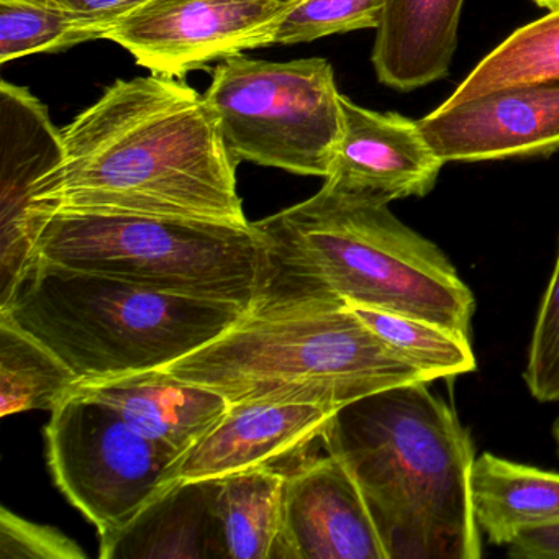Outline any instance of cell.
Returning a JSON list of instances; mask_svg holds the SVG:
<instances>
[{
	"label": "cell",
	"mask_w": 559,
	"mask_h": 559,
	"mask_svg": "<svg viewBox=\"0 0 559 559\" xmlns=\"http://www.w3.org/2000/svg\"><path fill=\"white\" fill-rule=\"evenodd\" d=\"M474 516L493 545H509L519 532L559 523V474L513 463L492 453L474 461Z\"/></svg>",
	"instance_id": "cell-17"
},
{
	"label": "cell",
	"mask_w": 559,
	"mask_h": 559,
	"mask_svg": "<svg viewBox=\"0 0 559 559\" xmlns=\"http://www.w3.org/2000/svg\"><path fill=\"white\" fill-rule=\"evenodd\" d=\"M57 212L248 224L237 159L204 96L182 81L119 80L61 130Z\"/></svg>",
	"instance_id": "cell-1"
},
{
	"label": "cell",
	"mask_w": 559,
	"mask_h": 559,
	"mask_svg": "<svg viewBox=\"0 0 559 559\" xmlns=\"http://www.w3.org/2000/svg\"><path fill=\"white\" fill-rule=\"evenodd\" d=\"M240 304L145 289L37 258L0 316L57 355L81 382L168 368L227 332Z\"/></svg>",
	"instance_id": "cell-5"
},
{
	"label": "cell",
	"mask_w": 559,
	"mask_h": 559,
	"mask_svg": "<svg viewBox=\"0 0 559 559\" xmlns=\"http://www.w3.org/2000/svg\"><path fill=\"white\" fill-rule=\"evenodd\" d=\"M80 378L47 346L0 316V415L53 411Z\"/></svg>",
	"instance_id": "cell-20"
},
{
	"label": "cell",
	"mask_w": 559,
	"mask_h": 559,
	"mask_svg": "<svg viewBox=\"0 0 559 559\" xmlns=\"http://www.w3.org/2000/svg\"><path fill=\"white\" fill-rule=\"evenodd\" d=\"M37 258L145 289L257 306L267 277V245L257 224L58 212Z\"/></svg>",
	"instance_id": "cell-6"
},
{
	"label": "cell",
	"mask_w": 559,
	"mask_h": 559,
	"mask_svg": "<svg viewBox=\"0 0 559 559\" xmlns=\"http://www.w3.org/2000/svg\"><path fill=\"white\" fill-rule=\"evenodd\" d=\"M237 162L326 178L342 136V94L323 58L222 60L204 94Z\"/></svg>",
	"instance_id": "cell-7"
},
{
	"label": "cell",
	"mask_w": 559,
	"mask_h": 559,
	"mask_svg": "<svg viewBox=\"0 0 559 559\" xmlns=\"http://www.w3.org/2000/svg\"><path fill=\"white\" fill-rule=\"evenodd\" d=\"M47 461L58 489L96 526L100 558L168 493L179 456L130 427L112 407L73 392L51 411Z\"/></svg>",
	"instance_id": "cell-8"
},
{
	"label": "cell",
	"mask_w": 559,
	"mask_h": 559,
	"mask_svg": "<svg viewBox=\"0 0 559 559\" xmlns=\"http://www.w3.org/2000/svg\"><path fill=\"white\" fill-rule=\"evenodd\" d=\"M64 166L63 133L27 90L0 83V307L32 264L57 212Z\"/></svg>",
	"instance_id": "cell-9"
},
{
	"label": "cell",
	"mask_w": 559,
	"mask_h": 559,
	"mask_svg": "<svg viewBox=\"0 0 559 559\" xmlns=\"http://www.w3.org/2000/svg\"><path fill=\"white\" fill-rule=\"evenodd\" d=\"M384 0H299L281 22L273 45L310 44L330 35L378 28Z\"/></svg>",
	"instance_id": "cell-24"
},
{
	"label": "cell",
	"mask_w": 559,
	"mask_h": 559,
	"mask_svg": "<svg viewBox=\"0 0 559 559\" xmlns=\"http://www.w3.org/2000/svg\"><path fill=\"white\" fill-rule=\"evenodd\" d=\"M556 438H558V444H559V437H556Z\"/></svg>",
	"instance_id": "cell-31"
},
{
	"label": "cell",
	"mask_w": 559,
	"mask_h": 559,
	"mask_svg": "<svg viewBox=\"0 0 559 559\" xmlns=\"http://www.w3.org/2000/svg\"><path fill=\"white\" fill-rule=\"evenodd\" d=\"M299 0H150L107 32L139 67L181 80L212 61L271 47Z\"/></svg>",
	"instance_id": "cell-10"
},
{
	"label": "cell",
	"mask_w": 559,
	"mask_h": 559,
	"mask_svg": "<svg viewBox=\"0 0 559 559\" xmlns=\"http://www.w3.org/2000/svg\"><path fill=\"white\" fill-rule=\"evenodd\" d=\"M507 548L516 559H559V523L523 528Z\"/></svg>",
	"instance_id": "cell-28"
},
{
	"label": "cell",
	"mask_w": 559,
	"mask_h": 559,
	"mask_svg": "<svg viewBox=\"0 0 559 559\" xmlns=\"http://www.w3.org/2000/svg\"><path fill=\"white\" fill-rule=\"evenodd\" d=\"M418 126L444 165L549 155L559 150V83L443 104Z\"/></svg>",
	"instance_id": "cell-12"
},
{
	"label": "cell",
	"mask_w": 559,
	"mask_h": 559,
	"mask_svg": "<svg viewBox=\"0 0 559 559\" xmlns=\"http://www.w3.org/2000/svg\"><path fill=\"white\" fill-rule=\"evenodd\" d=\"M169 372L230 404L289 402L340 408L366 395L431 382L385 345L346 302L253 309Z\"/></svg>",
	"instance_id": "cell-4"
},
{
	"label": "cell",
	"mask_w": 559,
	"mask_h": 559,
	"mask_svg": "<svg viewBox=\"0 0 559 559\" xmlns=\"http://www.w3.org/2000/svg\"><path fill=\"white\" fill-rule=\"evenodd\" d=\"M428 384L397 385L343 405L322 441L355 476L385 559H477L476 451L456 411Z\"/></svg>",
	"instance_id": "cell-2"
},
{
	"label": "cell",
	"mask_w": 559,
	"mask_h": 559,
	"mask_svg": "<svg viewBox=\"0 0 559 559\" xmlns=\"http://www.w3.org/2000/svg\"><path fill=\"white\" fill-rule=\"evenodd\" d=\"M78 543L53 526L22 519L2 507L0 512V559H84Z\"/></svg>",
	"instance_id": "cell-26"
},
{
	"label": "cell",
	"mask_w": 559,
	"mask_h": 559,
	"mask_svg": "<svg viewBox=\"0 0 559 559\" xmlns=\"http://www.w3.org/2000/svg\"><path fill=\"white\" fill-rule=\"evenodd\" d=\"M463 5L464 0H384L371 57L379 83L414 91L447 78Z\"/></svg>",
	"instance_id": "cell-16"
},
{
	"label": "cell",
	"mask_w": 559,
	"mask_h": 559,
	"mask_svg": "<svg viewBox=\"0 0 559 559\" xmlns=\"http://www.w3.org/2000/svg\"><path fill=\"white\" fill-rule=\"evenodd\" d=\"M340 103L342 136L322 188L346 201L372 205L425 198L444 163L418 120L366 109L343 94Z\"/></svg>",
	"instance_id": "cell-11"
},
{
	"label": "cell",
	"mask_w": 559,
	"mask_h": 559,
	"mask_svg": "<svg viewBox=\"0 0 559 559\" xmlns=\"http://www.w3.org/2000/svg\"><path fill=\"white\" fill-rule=\"evenodd\" d=\"M50 5L67 12L84 27L99 34L104 40L107 32L119 24L123 17L132 14L150 0H45Z\"/></svg>",
	"instance_id": "cell-27"
},
{
	"label": "cell",
	"mask_w": 559,
	"mask_h": 559,
	"mask_svg": "<svg viewBox=\"0 0 559 559\" xmlns=\"http://www.w3.org/2000/svg\"><path fill=\"white\" fill-rule=\"evenodd\" d=\"M338 408L289 402H240L175 464V483H207L253 469H277L322 441ZM280 471V469H277Z\"/></svg>",
	"instance_id": "cell-14"
},
{
	"label": "cell",
	"mask_w": 559,
	"mask_h": 559,
	"mask_svg": "<svg viewBox=\"0 0 559 559\" xmlns=\"http://www.w3.org/2000/svg\"><path fill=\"white\" fill-rule=\"evenodd\" d=\"M217 480L182 483L156 500L116 543L109 558L221 556L215 522Z\"/></svg>",
	"instance_id": "cell-18"
},
{
	"label": "cell",
	"mask_w": 559,
	"mask_h": 559,
	"mask_svg": "<svg viewBox=\"0 0 559 559\" xmlns=\"http://www.w3.org/2000/svg\"><path fill=\"white\" fill-rule=\"evenodd\" d=\"M523 378L536 401H559V253L539 304Z\"/></svg>",
	"instance_id": "cell-25"
},
{
	"label": "cell",
	"mask_w": 559,
	"mask_h": 559,
	"mask_svg": "<svg viewBox=\"0 0 559 559\" xmlns=\"http://www.w3.org/2000/svg\"><path fill=\"white\" fill-rule=\"evenodd\" d=\"M556 437H559V425L556 427Z\"/></svg>",
	"instance_id": "cell-30"
},
{
	"label": "cell",
	"mask_w": 559,
	"mask_h": 559,
	"mask_svg": "<svg viewBox=\"0 0 559 559\" xmlns=\"http://www.w3.org/2000/svg\"><path fill=\"white\" fill-rule=\"evenodd\" d=\"M100 40L99 34L45 0H0V63L57 53Z\"/></svg>",
	"instance_id": "cell-23"
},
{
	"label": "cell",
	"mask_w": 559,
	"mask_h": 559,
	"mask_svg": "<svg viewBox=\"0 0 559 559\" xmlns=\"http://www.w3.org/2000/svg\"><path fill=\"white\" fill-rule=\"evenodd\" d=\"M254 224L266 238L267 277L253 309L355 304L469 336L476 310L469 287L447 254L389 205L346 201L322 188Z\"/></svg>",
	"instance_id": "cell-3"
},
{
	"label": "cell",
	"mask_w": 559,
	"mask_h": 559,
	"mask_svg": "<svg viewBox=\"0 0 559 559\" xmlns=\"http://www.w3.org/2000/svg\"><path fill=\"white\" fill-rule=\"evenodd\" d=\"M273 559H385L365 496L335 454L286 473Z\"/></svg>",
	"instance_id": "cell-13"
},
{
	"label": "cell",
	"mask_w": 559,
	"mask_h": 559,
	"mask_svg": "<svg viewBox=\"0 0 559 559\" xmlns=\"http://www.w3.org/2000/svg\"><path fill=\"white\" fill-rule=\"evenodd\" d=\"M538 8L548 9V11H556L559 9V0H533Z\"/></svg>",
	"instance_id": "cell-29"
},
{
	"label": "cell",
	"mask_w": 559,
	"mask_h": 559,
	"mask_svg": "<svg viewBox=\"0 0 559 559\" xmlns=\"http://www.w3.org/2000/svg\"><path fill=\"white\" fill-rule=\"evenodd\" d=\"M286 473L253 469L217 480L214 510L222 558L273 559Z\"/></svg>",
	"instance_id": "cell-19"
},
{
	"label": "cell",
	"mask_w": 559,
	"mask_h": 559,
	"mask_svg": "<svg viewBox=\"0 0 559 559\" xmlns=\"http://www.w3.org/2000/svg\"><path fill=\"white\" fill-rule=\"evenodd\" d=\"M348 306L385 345L420 369L430 381L456 378L476 369L469 336L464 333L417 317L399 316L355 304Z\"/></svg>",
	"instance_id": "cell-22"
},
{
	"label": "cell",
	"mask_w": 559,
	"mask_h": 559,
	"mask_svg": "<svg viewBox=\"0 0 559 559\" xmlns=\"http://www.w3.org/2000/svg\"><path fill=\"white\" fill-rule=\"evenodd\" d=\"M559 83V9L513 32L447 100L448 106L533 84Z\"/></svg>",
	"instance_id": "cell-21"
},
{
	"label": "cell",
	"mask_w": 559,
	"mask_h": 559,
	"mask_svg": "<svg viewBox=\"0 0 559 559\" xmlns=\"http://www.w3.org/2000/svg\"><path fill=\"white\" fill-rule=\"evenodd\" d=\"M74 392L99 399L140 435L176 456L211 430L230 405L214 389L165 368L81 382Z\"/></svg>",
	"instance_id": "cell-15"
}]
</instances>
